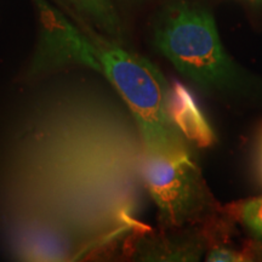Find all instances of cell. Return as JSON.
<instances>
[{
    "label": "cell",
    "mask_w": 262,
    "mask_h": 262,
    "mask_svg": "<svg viewBox=\"0 0 262 262\" xmlns=\"http://www.w3.org/2000/svg\"><path fill=\"white\" fill-rule=\"evenodd\" d=\"M169 114L180 133L194 145L205 148L215 142L214 131L198 107L194 96L179 81L170 86Z\"/></svg>",
    "instance_id": "5b68a950"
},
{
    "label": "cell",
    "mask_w": 262,
    "mask_h": 262,
    "mask_svg": "<svg viewBox=\"0 0 262 262\" xmlns=\"http://www.w3.org/2000/svg\"><path fill=\"white\" fill-rule=\"evenodd\" d=\"M142 179L163 228L198 224L220 211L186 147L168 152L145 150Z\"/></svg>",
    "instance_id": "3957f363"
},
{
    "label": "cell",
    "mask_w": 262,
    "mask_h": 262,
    "mask_svg": "<svg viewBox=\"0 0 262 262\" xmlns=\"http://www.w3.org/2000/svg\"><path fill=\"white\" fill-rule=\"evenodd\" d=\"M103 75L133 113L145 150L168 152L183 148L181 133L169 114L170 85L147 58L102 39L93 38Z\"/></svg>",
    "instance_id": "6da1fadb"
},
{
    "label": "cell",
    "mask_w": 262,
    "mask_h": 262,
    "mask_svg": "<svg viewBox=\"0 0 262 262\" xmlns=\"http://www.w3.org/2000/svg\"><path fill=\"white\" fill-rule=\"evenodd\" d=\"M41 24L40 41L29 74L39 77L68 66H80L103 74L96 48L44 0H37Z\"/></svg>",
    "instance_id": "277c9868"
},
{
    "label": "cell",
    "mask_w": 262,
    "mask_h": 262,
    "mask_svg": "<svg viewBox=\"0 0 262 262\" xmlns=\"http://www.w3.org/2000/svg\"><path fill=\"white\" fill-rule=\"evenodd\" d=\"M249 247V250H250L251 253V256H258V257H262V245L261 244H254V243H250L248 245Z\"/></svg>",
    "instance_id": "52a82bcc"
},
{
    "label": "cell",
    "mask_w": 262,
    "mask_h": 262,
    "mask_svg": "<svg viewBox=\"0 0 262 262\" xmlns=\"http://www.w3.org/2000/svg\"><path fill=\"white\" fill-rule=\"evenodd\" d=\"M260 158H261V170H262V130H261V137H260Z\"/></svg>",
    "instance_id": "ba28073f"
},
{
    "label": "cell",
    "mask_w": 262,
    "mask_h": 262,
    "mask_svg": "<svg viewBox=\"0 0 262 262\" xmlns=\"http://www.w3.org/2000/svg\"><path fill=\"white\" fill-rule=\"evenodd\" d=\"M222 210L231 220L237 221L258 241H262V195L228 204Z\"/></svg>",
    "instance_id": "8992f818"
},
{
    "label": "cell",
    "mask_w": 262,
    "mask_h": 262,
    "mask_svg": "<svg viewBox=\"0 0 262 262\" xmlns=\"http://www.w3.org/2000/svg\"><path fill=\"white\" fill-rule=\"evenodd\" d=\"M155 42L180 73L204 88L233 83V64L222 48L214 18L187 4L169 9L157 26Z\"/></svg>",
    "instance_id": "7a4b0ae2"
}]
</instances>
